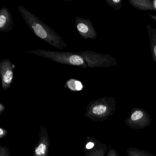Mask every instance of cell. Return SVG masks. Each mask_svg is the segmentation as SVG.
<instances>
[{
  "label": "cell",
  "mask_w": 156,
  "mask_h": 156,
  "mask_svg": "<svg viewBox=\"0 0 156 156\" xmlns=\"http://www.w3.org/2000/svg\"><path fill=\"white\" fill-rule=\"evenodd\" d=\"M18 8L26 24L37 37L61 51L67 47L61 35L54 30L23 6L18 5Z\"/></svg>",
  "instance_id": "cell-1"
},
{
  "label": "cell",
  "mask_w": 156,
  "mask_h": 156,
  "mask_svg": "<svg viewBox=\"0 0 156 156\" xmlns=\"http://www.w3.org/2000/svg\"><path fill=\"white\" fill-rule=\"evenodd\" d=\"M27 53L44 57L62 64L83 68L88 67L86 59L81 53V51L77 53L35 50L28 51Z\"/></svg>",
  "instance_id": "cell-2"
},
{
  "label": "cell",
  "mask_w": 156,
  "mask_h": 156,
  "mask_svg": "<svg viewBox=\"0 0 156 156\" xmlns=\"http://www.w3.org/2000/svg\"><path fill=\"white\" fill-rule=\"evenodd\" d=\"M116 109L113 97H103L91 101L87 106L86 116L94 121H103L112 115Z\"/></svg>",
  "instance_id": "cell-3"
},
{
  "label": "cell",
  "mask_w": 156,
  "mask_h": 156,
  "mask_svg": "<svg viewBox=\"0 0 156 156\" xmlns=\"http://www.w3.org/2000/svg\"><path fill=\"white\" fill-rule=\"evenodd\" d=\"M82 53L86 59L89 68H108L117 64L116 59L109 55L90 51H83Z\"/></svg>",
  "instance_id": "cell-4"
},
{
  "label": "cell",
  "mask_w": 156,
  "mask_h": 156,
  "mask_svg": "<svg viewBox=\"0 0 156 156\" xmlns=\"http://www.w3.org/2000/svg\"><path fill=\"white\" fill-rule=\"evenodd\" d=\"M152 121L151 115L146 110L139 108H134L125 120L128 127L134 129H141L149 126Z\"/></svg>",
  "instance_id": "cell-5"
},
{
  "label": "cell",
  "mask_w": 156,
  "mask_h": 156,
  "mask_svg": "<svg viewBox=\"0 0 156 156\" xmlns=\"http://www.w3.org/2000/svg\"><path fill=\"white\" fill-rule=\"evenodd\" d=\"M15 68V65L9 59H3L0 62V76L3 90L9 89L13 83Z\"/></svg>",
  "instance_id": "cell-6"
},
{
  "label": "cell",
  "mask_w": 156,
  "mask_h": 156,
  "mask_svg": "<svg viewBox=\"0 0 156 156\" xmlns=\"http://www.w3.org/2000/svg\"><path fill=\"white\" fill-rule=\"evenodd\" d=\"M75 24L77 32L85 40H95L97 38V33L89 19L76 17Z\"/></svg>",
  "instance_id": "cell-7"
},
{
  "label": "cell",
  "mask_w": 156,
  "mask_h": 156,
  "mask_svg": "<svg viewBox=\"0 0 156 156\" xmlns=\"http://www.w3.org/2000/svg\"><path fill=\"white\" fill-rule=\"evenodd\" d=\"M50 144L48 132L44 127H41L39 141L35 146L34 156H48Z\"/></svg>",
  "instance_id": "cell-8"
},
{
  "label": "cell",
  "mask_w": 156,
  "mask_h": 156,
  "mask_svg": "<svg viewBox=\"0 0 156 156\" xmlns=\"http://www.w3.org/2000/svg\"><path fill=\"white\" fill-rule=\"evenodd\" d=\"M15 23L12 15L9 9L5 7L0 10V31L6 33L12 30Z\"/></svg>",
  "instance_id": "cell-9"
},
{
  "label": "cell",
  "mask_w": 156,
  "mask_h": 156,
  "mask_svg": "<svg viewBox=\"0 0 156 156\" xmlns=\"http://www.w3.org/2000/svg\"><path fill=\"white\" fill-rule=\"evenodd\" d=\"M129 2L135 9L141 10H155L153 1L151 0H129Z\"/></svg>",
  "instance_id": "cell-10"
},
{
  "label": "cell",
  "mask_w": 156,
  "mask_h": 156,
  "mask_svg": "<svg viewBox=\"0 0 156 156\" xmlns=\"http://www.w3.org/2000/svg\"><path fill=\"white\" fill-rule=\"evenodd\" d=\"M150 45L151 52L156 64V29L151 27L149 23L147 25Z\"/></svg>",
  "instance_id": "cell-11"
},
{
  "label": "cell",
  "mask_w": 156,
  "mask_h": 156,
  "mask_svg": "<svg viewBox=\"0 0 156 156\" xmlns=\"http://www.w3.org/2000/svg\"><path fill=\"white\" fill-rule=\"evenodd\" d=\"M128 156H156L136 147H129L126 151Z\"/></svg>",
  "instance_id": "cell-12"
},
{
  "label": "cell",
  "mask_w": 156,
  "mask_h": 156,
  "mask_svg": "<svg viewBox=\"0 0 156 156\" xmlns=\"http://www.w3.org/2000/svg\"><path fill=\"white\" fill-rule=\"evenodd\" d=\"M106 2L108 5L114 8L117 11L119 10L122 6V0H106Z\"/></svg>",
  "instance_id": "cell-13"
},
{
  "label": "cell",
  "mask_w": 156,
  "mask_h": 156,
  "mask_svg": "<svg viewBox=\"0 0 156 156\" xmlns=\"http://www.w3.org/2000/svg\"><path fill=\"white\" fill-rule=\"evenodd\" d=\"M105 148H94L90 151L87 156H104Z\"/></svg>",
  "instance_id": "cell-14"
},
{
  "label": "cell",
  "mask_w": 156,
  "mask_h": 156,
  "mask_svg": "<svg viewBox=\"0 0 156 156\" xmlns=\"http://www.w3.org/2000/svg\"><path fill=\"white\" fill-rule=\"evenodd\" d=\"M0 156H10L9 149L6 147H0Z\"/></svg>",
  "instance_id": "cell-15"
},
{
  "label": "cell",
  "mask_w": 156,
  "mask_h": 156,
  "mask_svg": "<svg viewBox=\"0 0 156 156\" xmlns=\"http://www.w3.org/2000/svg\"><path fill=\"white\" fill-rule=\"evenodd\" d=\"M106 156H119L117 152L114 149L111 148L109 150Z\"/></svg>",
  "instance_id": "cell-16"
},
{
  "label": "cell",
  "mask_w": 156,
  "mask_h": 156,
  "mask_svg": "<svg viewBox=\"0 0 156 156\" xmlns=\"http://www.w3.org/2000/svg\"><path fill=\"white\" fill-rule=\"evenodd\" d=\"M7 134H8V132L6 129H4L2 128H0V137L1 138L4 137L7 135Z\"/></svg>",
  "instance_id": "cell-17"
},
{
  "label": "cell",
  "mask_w": 156,
  "mask_h": 156,
  "mask_svg": "<svg viewBox=\"0 0 156 156\" xmlns=\"http://www.w3.org/2000/svg\"><path fill=\"white\" fill-rule=\"evenodd\" d=\"M94 146V143L93 142H89L87 143L86 145V148L87 149H90L93 148Z\"/></svg>",
  "instance_id": "cell-18"
},
{
  "label": "cell",
  "mask_w": 156,
  "mask_h": 156,
  "mask_svg": "<svg viewBox=\"0 0 156 156\" xmlns=\"http://www.w3.org/2000/svg\"><path fill=\"white\" fill-rule=\"evenodd\" d=\"M5 106L3 105V104L1 103L0 104V115H2V113L5 111Z\"/></svg>",
  "instance_id": "cell-19"
},
{
  "label": "cell",
  "mask_w": 156,
  "mask_h": 156,
  "mask_svg": "<svg viewBox=\"0 0 156 156\" xmlns=\"http://www.w3.org/2000/svg\"><path fill=\"white\" fill-rule=\"evenodd\" d=\"M148 15L150 17H151L155 22H156V15H152V14H148Z\"/></svg>",
  "instance_id": "cell-20"
},
{
  "label": "cell",
  "mask_w": 156,
  "mask_h": 156,
  "mask_svg": "<svg viewBox=\"0 0 156 156\" xmlns=\"http://www.w3.org/2000/svg\"><path fill=\"white\" fill-rule=\"evenodd\" d=\"M153 4H154V7H155V10H156V0L153 1Z\"/></svg>",
  "instance_id": "cell-21"
}]
</instances>
